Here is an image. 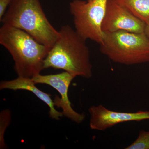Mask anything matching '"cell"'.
<instances>
[{
	"mask_svg": "<svg viewBox=\"0 0 149 149\" xmlns=\"http://www.w3.org/2000/svg\"><path fill=\"white\" fill-rule=\"evenodd\" d=\"M58 31V39L44 61V69L63 70L74 77L91 79L93 65L86 40L69 25L63 26Z\"/></svg>",
	"mask_w": 149,
	"mask_h": 149,
	"instance_id": "6da1fadb",
	"label": "cell"
},
{
	"mask_svg": "<svg viewBox=\"0 0 149 149\" xmlns=\"http://www.w3.org/2000/svg\"><path fill=\"white\" fill-rule=\"evenodd\" d=\"M0 44L8 51L19 77L32 78L44 69V61L50 49L21 29L3 24Z\"/></svg>",
	"mask_w": 149,
	"mask_h": 149,
	"instance_id": "7a4b0ae2",
	"label": "cell"
},
{
	"mask_svg": "<svg viewBox=\"0 0 149 149\" xmlns=\"http://www.w3.org/2000/svg\"><path fill=\"white\" fill-rule=\"evenodd\" d=\"M0 21L25 31L50 49L59 36V31L47 18L40 0H13Z\"/></svg>",
	"mask_w": 149,
	"mask_h": 149,
	"instance_id": "3957f363",
	"label": "cell"
},
{
	"mask_svg": "<svg viewBox=\"0 0 149 149\" xmlns=\"http://www.w3.org/2000/svg\"><path fill=\"white\" fill-rule=\"evenodd\" d=\"M100 51L116 63L130 65L149 62V40L144 33L104 32Z\"/></svg>",
	"mask_w": 149,
	"mask_h": 149,
	"instance_id": "277c9868",
	"label": "cell"
},
{
	"mask_svg": "<svg viewBox=\"0 0 149 149\" xmlns=\"http://www.w3.org/2000/svg\"><path fill=\"white\" fill-rule=\"evenodd\" d=\"M107 1L73 0L70 3L75 31L83 39L93 40L99 45L102 42V24Z\"/></svg>",
	"mask_w": 149,
	"mask_h": 149,
	"instance_id": "5b68a950",
	"label": "cell"
},
{
	"mask_svg": "<svg viewBox=\"0 0 149 149\" xmlns=\"http://www.w3.org/2000/svg\"><path fill=\"white\" fill-rule=\"evenodd\" d=\"M75 77L69 72L64 71L58 74L47 75L40 74L32 78L35 84H45L56 89L61 97L56 96L54 99L55 106L61 108L65 117L73 122L80 124L85 119V115L77 113L72 109L68 96L70 85Z\"/></svg>",
	"mask_w": 149,
	"mask_h": 149,
	"instance_id": "8992f818",
	"label": "cell"
},
{
	"mask_svg": "<svg viewBox=\"0 0 149 149\" xmlns=\"http://www.w3.org/2000/svg\"><path fill=\"white\" fill-rule=\"evenodd\" d=\"M146 23L115 0H108L102 30L103 32L125 31L144 33Z\"/></svg>",
	"mask_w": 149,
	"mask_h": 149,
	"instance_id": "52a82bcc",
	"label": "cell"
},
{
	"mask_svg": "<svg viewBox=\"0 0 149 149\" xmlns=\"http://www.w3.org/2000/svg\"><path fill=\"white\" fill-rule=\"evenodd\" d=\"M90 127L92 130L104 131L121 123L149 120V111L123 112L111 110L102 104L89 108Z\"/></svg>",
	"mask_w": 149,
	"mask_h": 149,
	"instance_id": "ba28073f",
	"label": "cell"
},
{
	"mask_svg": "<svg viewBox=\"0 0 149 149\" xmlns=\"http://www.w3.org/2000/svg\"><path fill=\"white\" fill-rule=\"evenodd\" d=\"M25 90L31 92L37 98L47 105L50 109V117L52 119L59 120L63 116L62 112L58 111L55 108L53 100L51 98V95L41 91L36 86L32 78L18 77L14 80L8 81H2L0 83V90Z\"/></svg>",
	"mask_w": 149,
	"mask_h": 149,
	"instance_id": "9c48e42d",
	"label": "cell"
},
{
	"mask_svg": "<svg viewBox=\"0 0 149 149\" xmlns=\"http://www.w3.org/2000/svg\"><path fill=\"white\" fill-rule=\"evenodd\" d=\"M146 24L149 22V0H115Z\"/></svg>",
	"mask_w": 149,
	"mask_h": 149,
	"instance_id": "30bf717a",
	"label": "cell"
},
{
	"mask_svg": "<svg viewBox=\"0 0 149 149\" xmlns=\"http://www.w3.org/2000/svg\"><path fill=\"white\" fill-rule=\"evenodd\" d=\"M11 119V111L7 109L1 112L0 114V148L5 149L6 146L5 143L4 134L6 130L10 123Z\"/></svg>",
	"mask_w": 149,
	"mask_h": 149,
	"instance_id": "8fae6325",
	"label": "cell"
},
{
	"mask_svg": "<svg viewBox=\"0 0 149 149\" xmlns=\"http://www.w3.org/2000/svg\"><path fill=\"white\" fill-rule=\"evenodd\" d=\"M125 149H149V130H140L136 140Z\"/></svg>",
	"mask_w": 149,
	"mask_h": 149,
	"instance_id": "7c38bea8",
	"label": "cell"
},
{
	"mask_svg": "<svg viewBox=\"0 0 149 149\" xmlns=\"http://www.w3.org/2000/svg\"><path fill=\"white\" fill-rule=\"evenodd\" d=\"M12 1L13 0H0V20L4 15L8 7Z\"/></svg>",
	"mask_w": 149,
	"mask_h": 149,
	"instance_id": "4fadbf2b",
	"label": "cell"
},
{
	"mask_svg": "<svg viewBox=\"0 0 149 149\" xmlns=\"http://www.w3.org/2000/svg\"><path fill=\"white\" fill-rule=\"evenodd\" d=\"M144 33H145V35L147 36V38L149 40V22L146 24Z\"/></svg>",
	"mask_w": 149,
	"mask_h": 149,
	"instance_id": "5bb4252c",
	"label": "cell"
},
{
	"mask_svg": "<svg viewBox=\"0 0 149 149\" xmlns=\"http://www.w3.org/2000/svg\"><path fill=\"white\" fill-rule=\"evenodd\" d=\"M93 1V0H88V1Z\"/></svg>",
	"mask_w": 149,
	"mask_h": 149,
	"instance_id": "9a60e30c",
	"label": "cell"
}]
</instances>
